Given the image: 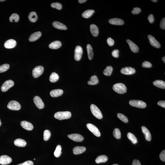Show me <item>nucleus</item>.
I'll use <instances>...</instances> for the list:
<instances>
[{
	"label": "nucleus",
	"instance_id": "obj_27",
	"mask_svg": "<svg viewBox=\"0 0 165 165\" xmlns=\"http://www.w3.org/2000/svg\"><path fill=\"white\" fill-rule=\"evenodd\" d=\"M153 84L154 85L158 88L165 89V82L164 81L161 80H157L154 81Z\"/></svg>",
	"mask_w": 165,
	"mask_h": 165
},
{
	"label": "nucleus",
	"instance_id": "obj_5",
	"mask_svg": "<svg viewBox=\"0 0 165 165\" xmlns=\"http://www.w3.org/2000/svg\"><path fill=\"white\" fill-rule=\"evenodd\" d=\"M9 109L13 110H18L21 108V105L18 102L12 100L9 102L7 105Z\"/></svg>",
	"mask_w": 165,
	"mask_h": 165
},
{
	"label": "nucleus",
	"instance_id": "obj_53",
	"mask_svg": "<svg viewBox=\"0 0 165 165\" xmlns=\"http://www.w3.org/2000/svg\"><path fill=\"white\" fill-rule=\"evenodd\" d=\"M87 1H86V0H79V1H78V2L80 3H82L85 2Z\"/></svg>",
	"mask_w": 165,
	"mask_h": 165
},
{
	"label": "nucleus",
	"instance_id": "obj_38",
	"mask_svg": "<svg viewBox=\"0 0 165 165\" xmlns=\"http://www.w3.org/2000/svg\"><path fill=\"white\" fill-rule=\"evenodd\" d=\"M113 134L115 138L119 139L121 138V133L119 129L118 128H115L113 131Z\"/></svg>",
	"mask_w": 165,
	"mask_h": 165
},
{
	"label": "nucleus",
	"instance_id": "obj_17",
	"mask_svg": "<svg viewBox=\"0 0 165 165\" xmlns=\"http://www.w3.org/2000/svg\"><path fill=\"white\" fill-rule=\"evenodd\" d=\"M21 125L22 127L25 130L31 131L33 128V125L30 122L26 121H23L21 122Z\"/></svg>",
	"mask_w": 165,
	"mask_h": 165
},
{
	"label": "nucleus",
	"instance_id": "obj_40",
	"mask_svg": "<svg viewBox=\"0 0 165 165\" xmlns=\"http://www.w3.org/2000/svg\"><path fill=\"white\" fill-rule=\"evenodd\" d=\"M44 140L47 141L50 139L51 136L50 131L48 130L45 131L44 133Z\"/></svg>",
	"mask_w": 165,
	"mask_h": 165
},
{
	"label": "nucleus",
	"instance_id": "obj_44",
	"mask_svg": "<svg viewBox=\"0 0 165 165\" xmlns=\"http://www.w3.org/2000/svg\"><path fill=\"white\" fill-rule=\"evenodd\" d=\"M141 11V10L140 8H133L132 11V14L133 15L138 14L140 13Z\"/></svg>",
	"mask_w": 165,
	"mask_h": 165
},
{
	"label": "nucleus",
	"instance_id": "obj_42",
	"mask_svg": "<svg viewBox=\"0 0 165 165\" xmlns=\"http://www.w3.org/2000/svg\"><path fill=\"white\" fill-rule=\"evenodd\" d=\"M51 6L52 8L58 10H61L62 8V5L59 3H53L51 4Z\"/></svg>",
	"mask_w": 165,
	"mask_h": 165
},
{
	"label": "nucleus",
	"instance_id": "obj_1",
	"mask_svg": "<svg viewBox=\"0 0 165 165\" xmlns=\"http://www.w3.org/2000/svg\"><path fill=\"white\" fill-rule=\"evenodd\" d=\"M71 117V112L68 111L57 112L54 115L55 118L60 120L67 119L70 118Z\"/></svg>",
	"mask_w": 165,
	"mask_h": 165
},
{
	"label": "nucleus",
	"instance_id": "obj_34",
	"mask_svg": "<svg viewBox=\"0 0 165 165\" xmlns=\"http://www.w3.org/2000/svg\"><path fill=\"white\" fill-rule=\"evenodd\" d=\"M127 137L128 139L132 141V143L134 144H137L138 142L137 138L133 134L129 132L127 134Z\"/></svg>",
	"mask_w": 165,
	"mask_h": 165
},
{
	"label": "nucleus",
	"instance_id": "obj_3",
	"mask_svg": "<svg viewBox=\"0 0 165 165\" xmlns=\"http://www.w3.org/2000/svg\"><path fill=\"white\" fill-rule=\"evenodd\" d=\"M92 113L96 118L101 119L103 117V114L100 110L96 105L92 104L90 106Z\"/></svg>",
	"mask_w": 165,
	"mask_h": 165
},
{
	"label": "nucleus",
	"instance_id": "obj_51",
	"mask_svg": "<svg viewBox=\"0 0 165 165\" xmlns=\"http://www.w3.org/2000/svg\"><path fill=\"white\" fill-rule=\"evenodd\" d=\"M157 104L159 106L165 108V101H161L158 102Z\"/></svg>",
	"mask_w": 165,
	"mask_h": 165
},
{
	"label": "nucleus",
	"instance_id": "obj_14",
	"mask_svg": "<svg viewBox=\"0 0 165 165\" xmlns=\"http://www.w3.org/2000/svg\"><path fill=\"white\" fill-rule=\"evenodd\" d=\"M148 38L151 45L155 48H159L161 47L159 42L156 40L154 37L151 35H148Z\"/></svg>",
	"mask_w": 165,
	"mask_h": 165
},
{
	"label": "nucleus",
	"instance_id": "obj_46",
	"mask_svg": "<svg viewBox=\"0 0 165 165\" xmlns=\"http://www.w3.org/2000/svg\"><path fill=\"white\" fill-rule=\"evenodd\" d=\"M119 51L117 49L114 50L112 52V55L115 58H118L119 56Z\"/></svg>",
	"mask_w": 165,
	"mask_h": 165
},
{
	"label": "nucleus",
	"instance_id": "obj_9",
	"mask_svg": "<svg viewBox=\"0 0 165 165\" xmlns=\"http://www.w3.org/2000/svg\"><path fill=\"white\" fill-rule=\"evenodd\" d=\"M83 49L80 46H77L75 50L74 59L76 61L81 60L83 54Z\"/></svg>",
	"mask_w": 165,
	"mask_h": 165
},
{
	"label": "nucleus",
	"instance_id": "obj_41",
	"mask_svg": "<svg viewBox=\"0 0 165 165\" xmlns=\"http://www.w3.org/2000/svg\"><path fill=\"white\" fill-rule=\"evenodd\" d=\"M10 66L8 64H4L0 66V73H3L9 69Z\"/></svg>",
	"mask_w": 165,
	"mask_h": 165
},
{
	"label": "nucleus",
	"instance_id": "obj_11",
	"mask_svg": "<svg viewBox=\"0 0 165 165\" xmlns=\"http://www.w3.org/2000/svg\"><path fill=\"white\" fill-rule=\"evenodd\" d=\"M135 72V69L131 67H124L122 68L120 70V72L121 74L126 75H130L134 74Z\"/></svg>",
	"mask_w": 165,
	"mask_h": 165
},
{
	"label": "nucleus",
	"instance_id": "obj_31",
	"mask_svg": "<svg viewBox=\"0 0 165 165\" xmlns=\"http://www.w3.org/2000/svg\"><path fill=\"white\" fill-rule=\"evenodd\" d=\"M99 80L97 76L94 75L90 78V81H88V84L90 85H95L98 84Z\"/></svg>",
	"mask_w": 165,
	"mask_h": 165
},
{
	"label": "nucleus",
	"instance_id": "obj_6",
	"mask_svg": "<svg viewBox=\"0 0 165 165\" xmlns=\"http://www.w3.org/2000/svg\"><path fill=\"white\" fill-rule=\"evenodd\" d=\"M44 68L42 66H38L35 67L32 71V74L33 77L37 78L43 74Z\"/></svg>",
	"mask_w": 165,
	"mask_h": 165
},
{
	"label": "nucleus",
	"instance_id": "obj_28",
	"mask_svg": "<svg viewBox=\"0 0 165 165\" xmlns=\"http://www.w3.org/2000/svg\"><path fill=\"white\" fill-rule=\"evenodd\" d=\"M108 157L106 155H102L98 156L96 160V162L98 164L106 162L108 161Z\"/></svg>",
	"mask_w": 165,
	"mask_h": 165
},
{
	"label": "nucleus",
	"instance_id": "obj_25",
	"mask_svg": "<svg viewBox=\"0 0 165 165\" xmlns=\"http://www.w3.org/2000/svg\"><path fill=\"white\" fill-rule=\"evenodd\" d=\"M15 145L20 147H24L26 145V142L25 140L21 139H18L14 141Z\"/></svg>",
	"mask_w": 165,
	"mask_h": 165
},
{
	"label": "nucleus",
	"instance_id": "obj_47",
	"mask_svg": "<svg viewBox=\"0 0 165 165\" xmlns=\"http://www.w3.org/2000/svg\"><path fill=\"white\" fill-rule=\"evenodd\" d=\"M159 157L161 161L165 162V150H163L160 154Z\"/></svg>",
	"mask_w": 165,
	"mask_h": 165
},
{
	"label": "nucleus",
	"instance_id": "obj_24",
	"mask_svg": "<svg viewBox=\"0 0 165 165\" xmlns=\"http://www.w3.org/2000/svg\"><path fill=\"white\" fill-rule=\"evenodd\" d=\"M142 132L145 135L146 140L150 141L151 140V135L148 129L145 126H143L142 127Z\"/></svg>",
	"mask_w": 165,
	"mask_h": 165
},
{
	"label": "nucleus",
	"instance_id": "obj_2",
	"mask_svg": "<svg viewBox=\"0 0 165 165\" xmlns=\"http://www.w3.org/2000/svg\"><path fill=\"white\" fill-rule=\"evenodd\" d=\"M113 89L116 92L120 94H123L126 92V87L123 83H118L113 85Z\"/></svg>",
	"mask_w": 165,
	"mask_h": 165
},
{
	"label": "nucleus",
	"instance_id": "obj_48",
	"mask_svg": "<svg viewBox=\"0 0 165 165\" xmlns=\"http://www.w3.org/2000/svg\"><path fill=\"white\" fill-rule=\"evenodd\" d=\"M33 162L31 161H28L17 165H33Z\"/></svg>",
	"mask_w": 165,
	"mask_h": 165
},
{
	"label": "nucleus",
	"instance_id": "obj_52",
	"mask_svg": "<svg viewBox=\"0 0 165 165\" xmlns=\"http://www.w3.org/2000/svg\"><path fill=\"white\" fill-rule=\"evenodd\" d=\"M132 165H141V163L138 160L135 159L133 161Z\"/></svg>",
	"mask_w": 165,
	"mask_h": 165
},
{
	"label": "nucleus",
	"instance_id": "obj_20",
	"mask_svg": "<svg viewBox=\"0 0 165 165\" xmlns=\"http://www.w3.org/2000/svg\"><path fill=\"white\" fill-rule=\"evenodd\" d=\"M42 34L40 31L35 32L32 34L29 38V40L30 42L35 41L41 37Z\"/></svg>",
	"mask_w": 165,
	"mask_h": 165
},
{
	"label": "nucleus",
	"instance_id": "obj_35",
	"mask_svg": "<svg viewBox=\"0 0 165 165\" xmlns=\"http://www.w3.org/2000/svg\"><path fill=\"white\" fill-rule=\"evenodd\" d=\"M113 71V68L111 66H107L104 71L103 74L105 76H110L111 75Z\"/></svg>",
	"mask_w": 165,
	"mask_h": 165
},
{
	"label": "nucleus",
	"instance_id": "obj_21",
	"mask_svg": "<svg viewBox=\"0 0 165 165\" xmlns=\"http://www.w3.org/2000/svg\"><path fill=\"white\" fill-rule=\"evenodd\" d=\"M63 93V91L62 89H54L51 91L50 95L53 97H57L62 96Z\"/></svg>",
	"mask_w": 165,
	"mask_h": 165
},
{
	"label": "nucleus",
	"instance_id": "obj_32",
	"mask_svg": "<svg viewBox=\"0 0 165 165\" xmlns=\"http://www.w3.org/2000/svg\"><path fill=\"white\" fill-rule=\"evenodd\" d=\"M87 49L88 59L90 60H91L93 59L94 55L92 47L91 45L88 44L87 46Z\"/></svg>",
	"mask_w": 165,
	"mask_h": 165
},
{
	"label": "nucleus",
	"instance_id": "obj_43",
	"mask_svg": "<svg viewBox=\"0 0 165 165\" xmlns=\"http://www.w3.org/2000/svg\"><path fill=\"white\" fill-rule=\"evenodd\" d=\"M142 66L144 68H150L152 67V64L148 61H144L143 63Z\"/></svg>",
	"mask_w": 165,
	"mask_h": 165
},
{
	"label": "nucleus",
	"instance_id": "obj_45",
	"mask_svg": "<svg viewBox=\"0 0 165 165\" xmlns=\"http://www.w3.org/2000/svg\"><path fill=\"white\" fill-rule=\"evenodd\" d=\"M107 43L109 46H112L114 45V41L113 39H112L111 38H109L107 39Z\"/></svg>",
	"mask_w": 165,
	"mask_h": 165
},
{
	"label": "nucleus",
	"instance_id": "obj_57",
	"mask_svg": "<svg viewBox=\"0 0 165 165\" xmlns=\"http://www.w3.org/2000/svg\"><path fill=\"white\" fill-rule=\"evenodd\" d=\"M5 1V0H2V1H0V2H3V1Z\"/></svg>",
	"mask_w": 165,
	"mask_h": 165
},
{
	"label": "nucleus",
	"instance_id": "obj_29",
	"mask_svg": "<svg viewBox=\"0 0 165 165\" xmlns=\"http://www.w3.org/2000/svg\"><path fill=\"white\" fill-rule=\"evenodd\" d=\"M95 12V11L92 10H88L85 11L82 13V16L83 18H88L91 17Z\"/></svg>",
	"mask_w": 165,
	"mask_h": 165
},
{
	"label": "nucleus",
	"instance_id": "obj_37",
	"mask_svg": "<svg viewBox=\"0 0 165 165\" xmlns=\"http://www.w3.org/2000/svg\"><path fill=\"white\" fill-rule=\"evenodd\" d=\"M19 17L17 13H14L9 18V20L11 22H18L19 21Z\"/></svg>",
	"mask_w": 165,
	"mask_h": 165
},
{
	"label": "nucleus",
	"instance_id": "obj_23",
	"mask_svg": "<svg viewBox=\"0 0 165 165\" xmlns=\"http://www.w3.org/2000/svg\"><path fill=\"white\" fill-rule=\"evenodd\" d=\"M90 30L94 37H96L99 34V30L97 26L95 24H91L90 26Z\"/></svg>",
	"mask_w": 165,
	"mask_h": 165
},
{
	"label": "nucleus",
	"instance_id": "obj_18",
	"mask_svg": "<svg viewBox=\"0 0 165 165\" xmlns=\"http://www.w3.org/2000/svg\"><path fill=\"white\" fill-rule=\"evenodd\" d=\"M109 22L110 24L115 25H122L124 24L123 20L116 18L111 19L109 20Z\"/></svg>",
	"mask_w": 165,
	"mask_h": 165
},
{
	"label": "nucleus",
	"instance_id": "obj_10",
	"mask_svg": "<svg viewBox=\"0 0 165 165\" xmlns=\"http://www.w3.org/2000/svg\"><path fill=\"white\" fill-rule=\"evenodd\" d=\"M69 138L76 142H81L84 140V138L83 136L78 134H72L68 135Z\"/></svg>",
	"mask_w": 165,
	"mask_h": 165
},
{
	"label": "nucleus",
	"instance_id": "obj_30",
	"mask_svg": "<svg viewBox=\"0 0 165 165\" xmlns=\"http://www.w3.org/2000/svg\"><path fill=\"white\" fill-rule=\"evenodd\" d=\"M28 18L30 21L32 23H35L37 21L38 16L36 13L35 12H32L28 15Z\"/></svg>",
	"mask_w": 165,
	"mask_h": 165
},
{
	"label": "nucleus",
	"instance_id": "obj_33",
	"mask_svg": "<svg viewBox=\"0 0 165 165\" xmlns=\"http://www.w3.org/2000/svg\"><path fill=\"white\" fill-rule=\"evenodd\" d=\"M59 78L58 75L55 72H53L51 75L49 80L51 82L54 83L58 80Z\"/></svg>",
	"mask_w": 165,
	"mask_h": 165
},
{
	"label": "nucleus",
	"instance_id": "obj_15",
	"mask_svg": "<svg viewBox=\"0 0 165 165\" xmlns=\"http://www.w3.org/2000/svg\"><path fill=\"white\" fill-rule=\"evenodd\" d=\"M16 45V41L13 39L7 40L4 44V47L7 49H11L14 48Z\"/></svg>",
	"mask_w": 165,
	"mask_h": 165
},
{
	"label": "nucleus",
	"instance_id": "obj_4",
	"mask_svg": "<svg viewBox=\"0 0 165 165\" xmlns=\"http://www.w3.org/2000/svg\"><path fill=\"white\" fill-rule=\"evenodd\" d=\"M129 104L132 106L140 108H144L147 106V104L143 101L139 100H131Z\"/></svg>",
	"mask_w": 165,
	"mask_h": 165
},
{
	"label": "nucleus",
	"instance_id": "obj_36",
	"mask_svg": "<svg viewBox=\"0 0 165 165\" xmlns=\"http://www.w3.org/2000/svg\"><path fill=\"white\" fill-rule=\"evenodd\" d=\"M62 147L60 145H58L56 148L55 151L54 153V156L56 157H59L62 154Z\"/></svg>",
	"mask_w": 165,
	"mask_h": 165
},
{
	"label": "nucleus",
	"instance_id": "obj_7",
	"mask_svg": "<svg viewBox=\"0 0 165 165\" xmlns=\"http://www.w3.org/2000/svg\"><path fill=\"white\" fill-rule=\"evenodd\" d=\"M87 127L89 130L92 133L97 137H99L101 136V133L97 127L92 124L88 123L87 125Z\"/></svg>",
	"mask_w": 165,
	"mask_h": 165
},
{
	"label": "nucleus",
	"instance_id": "obj_8",
	"mask_svg": "<svg viewBox=\"0 0 165 165\" xmlns=\"http://www.w3.org/2000/svg\"><path fill=\"white\" fill-rule=\"evenodd\" d=\"M14 83L13 81L11 80H8L5 82L2 86L1 87V91L3 92H6L10 88L12 87L14 85Z\"/></svg>",
	"mask_w": 165,
	"mask_h": 165
},
{
	"label": "nucleus",
	"instance_id": "obj_49",
	"mask_svg": "<svg viewBox=\"0 0 165 165\" xmlns=\"http://www.w3.org/2000/svg\"><path fill=\"white\" fill-rule=\"evenodd\" d=\"M160 26L162 29L164 30L165 29V18H164L161 20Z\"/></svg>",
	"mask_w": 165,
	"mask_h": 165
},
{
	"label": "nucleus",
	"instance_id": "obj_59",
	"mask_svg": "<svg viewBox=\"0 0 165 165\" xmlns=\"http://www.w3.org/2000/svg\"><path fill=\"white\" fill-rule=\"evenodd\" d=\"M34 160H35V159H34Z\"/></svg>",
	"mask_w": 165,
	"mask_h": 165
},
{
	"label": "nucleus",
	"instance_id": "obj_56",
	"mask_svg": "<svg viewBox=\"0 0 165 165\" xmlns=\"http://www.w3.org/2000/svg\"><path fill=\"white\" fill-rule=\"evenodd\" d=\"M1 124H2V123L1 122V119H0V126H1Z\"/></svg>",
	"mask_w": 165,
	"mask_h": 165
},
{
	"label": "nucleus",
	"instance_id": "obj_13",
	"mask_svg": "<svg viewBox=\"0 0 165 165\" xmlns=\"http://www.w3.org/2000/svg\"><path fill=\"white\" fill-rule=\"evenodd\" d=\"M12 161L11 158L7 155H3L0 156V164L7 165L11 163Z\"/></svg>",
	"mask_w": 165,
	"mask_h": 165
},
{
	"label": "nucleus",
	"instance_id": "obj_39",
	"mask_svg": "<svg viewBox=\"0 0 165 165\" xmlns=\"http://www.w3.org/2000/svg\"><path fill=\"white\" fill-rule=\"evenodd\" d=\"M117 117L124 123H128V118L125 115L121 113H118L117 114Z\"/></svg>",
	"mask_w": 165,
	"mask_h": 165
},
{
	"label": "nucleus",
	"instance_id": "obj_22",
	"mask_svg": "<svg viewBox=\"0 0 165 165\" xmlns=\"http://www.w3.org/2000/svg\"><path fill=\"white\" fill-rule=\"evenodd\" d=\"M86 150V148L84 147L77 146L74 148L73 152L74 154L78 155L82 154Z\"/></svg>",
	"mask_w": 165,
	"mask_h": 165
},
{
	"label": "nucleus",
	"instance_id": "obj_50",
	"mask_svg": "<svg viewBox=\"0 0 165 165\" xmlns=\"http://www.w3.org/2000/svg\"><path fill=\"white\" fill-rule=\"evenodd\" d=\"M148 20L150 23H152L154 21V15L152 14L149 15L148 18Z\"/></svg>",
	"mask_w": 165,
	"mask_h": 165
},
{
	"label": "nucleus",
	"instance_id": "obj_55",
	"mask_svg": "<svg viewBox=\"0 0 165 165\" xmlns=\"http://www.w3.org/2000/svg\"><path fill=\"white\" fill-rule=\"evenodd\" d=\"M152 1L153 2H157V0H152Z\"/></svg>",
	"mask_w": 165,
	"mask_h": 165
},
{
	"label": "nucleus",
	"instance_id": "obj_16",
	"mask_svg": "<svg viewBox=\"0 0 165 165\" xmlns=\"http://www.w3.org/2000/svg\"><path fill=\"white\" fill-rule=\"evenodd\" d=\"M127 42L130 47L131 50L134 53H137L139 52V48L138 46L133 42L130 40H127Z\"/></svg>",
	"mask_w": 165,
	"mask_h": 165
},
{
	"label": "nucleus",
	"instance_id": "obj_19",
	"mask_svg": "<svg viewBox=\"0 0 165 165\" xmlns=\"http://www.w3.org/2000/svg\"><path fill=\"white\" fill-rule=\"evenodd\" d=\"M52 25L54 28L59 30H66L67 29L65 25L58 21H54L52 23Z\"/></svg>",
	"mask_w": 165,
	"mask_h": 165
},
{
	"label": "nucleus",
	"instance_id": "obj_54",
	"mask_svg": "<svg viewBox=\"0 0 165 165\" xmlns=\"http://www.w3.org/2000/svg\"><path fill=\"white\" fill-rule=\"evenodd\" d=\"M162 59L164 63H165V57H163L162 58Z\"/></svg>",
	"mask_w": 165,
	"mask_h": 165
},
{
	"label": "nucleus",
	"instance_id": "obj_12",
	"mask_svg": "<svg viewBox=\"0 0 165 165\" xmlns=\"http://www.w3.org/2000/svg\"><path fill=\"white\" fill-rule=\"evenodd\" d=\"M34 103L37 107L39 109H43L45 107V104L41 98L38 96H35L33 98Z\"/></svg>",
	"mask_w": 165,
	"mask_h": 165
},
{
	"label": "nucleus",
	"instance_id": "obj_58",
	"mask_svg": "<svg viewBox=\"0 0 165 165\" xmlns=\"http://www.w3.org/2000/svg\"><path fill=\"white\" fill-rule=\"evenodd\" d=\"M112 165H119L118 164H113Z\"/></svg>",
	"mask_w": 165,
	"mask_h": 165
},
{
	"label": "nucleus",
	"instance_id": "obj_26",
	"mask_svg": "<svg viewBox=\"0 0 165 165\" xmlns=\"http://www.w3.org/2000/svg\"><path fill=\"white\" fill-rule=\"evenodd\" d=\"M62 46V43L59 41H55L52 42L49 45V48L53 49H56Z\"/></svg>",
	"mask_w": 165,
	"mask_h": 165
}]
</instances>
